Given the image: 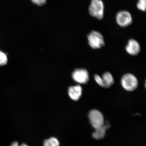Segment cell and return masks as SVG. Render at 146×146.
<instances>
[{
  "mask_svg": "<svg viewBox=\"0 0 146 146\" xmlns=\"http://www.w3.org/2000/svg\"><path fill=\"white\" fill-rule=\"evenodd\" d=\"M31 1L35 4L42 6L45 4L46 0H31Z\"/></svg>",
  "mask_w": 146,
  "mask_h": 146,
  "instance_id": "obj_14",
  "label": "cell"
},
{
  "mask_svg": "<svg viewBox=\"0 0 146 146\" xmlns=\"http://www.w3.org/2000/svg\"><path fill=\"white\" fill-rule=\"evenodd\" d=\"M11 146H19L18 145V144L17 142H14L13 143H12Z\"/></svg>",
  "mask_w": 146,
  "mask_h": 146,
  "instance_id": "obj_16",
  "label": "cell"
},
{
  "mask_svg": "<svg viewBox=\"0 0 146 146\" xmlns=\"http://www.w3.org/2000/svg\"><path fill=\"white\" fill-rule=\"evenodd\" d=\"M121 82L122 86L127 91H134L138 87L137 80L135 76L131 74L124 75L121 78Z\"/></svg>",
  "mask_w": 146,
  "mask_h": 146,
  "instance_id": "obj_3",
  "label": "cell"
},
{
  "mask_svg": "<svg viewBox=\"0 0 146 146\" xmlns=\"http://www.w3.org/2000/svg\"><path fill=\"white\" fill-rule=\"evenodd\" d=\"M109 125H104L95 129L96 131L92 134V136L96 139L103 138L106 134V130L108 128Z\"/></svg>",
  "mask_w": 146,
  "mask_h": 146,
  "instance_id": "obj_10",
  "label": "cell"
},
{
  "mask_svg": "<svg viewBox=\"0 0 146 146\" xmlns=\"http://www.w3.org/2000/svg\"><path fill=\"white\" fill-rule=\"evenodd\" d=\"M125 50L129 54L133 56L137 55L140 52V47L138 42L134 39H130L125 47Z\"/></svg>",
  "mask_w": 146,
  "mask_h": 146,
  "instance_id": "obj_8",
  "label": "cell"
},
{
  "mask_svg": "<svg viewBox=\"0 0 146 146\" xmlns=\"http://www.w3.org/2000/svg\"><path fill=\"white\" fill-rule=\"evenodd\" d=\"M43 145L44 146H52L49 139L45 140L44 142Z\"/></svg>",
  "mask_w": 146,
  "mask_h": 146,
  "instance_id": "obj_15",
  "label": "cell"
},
{
  "mask_svg": "<svg viewBox=\"0 0 146 146\" xmlns=\"http://www.w3.org/2000/svg\"><path fill=\"white\" fill-rule=\"evenodd\" d=\"M88 117L91 125L95 129L103 125V116L99 111L96 110H91L89 113Z\"/></svg>",
  "mask_w": 146,
  "mask_h": 146,
  "instance_id": "obj_5",
  "label": "cell"
},
{
  "mask_svg": "<svg viewBox=\"0 0 146 146\" xmlns=\"http://www.w3.org/2000/svg\"><path fill=\"white\" fill-rule=\"evenodd\" d=\"M94 78L96 83L100 86L105 88H109L114 83V78L112 74L109 72L105 73L102 78L98 74H96Z\"/></svg>",
  "mask_w": 146,
  "mask_h": 146,
  "instance_id": "obj_6",
  "label": "cell"
},
{
  "mask_svg": "<svg viewBox=\"0 0 146 146\" xmlns=\"http://www.w3.org/2000/svg\"><path fill=\"white\" fill-rule=\"evenodd\" d=\"M104 5L102 0H91L89 8L90 15L98 19H102L104 17Z\"/></svg>",
  "mask_w": 146,
  "mask_h": 146,
  "instance_id": "obj_1",
  "label": "cell"
},
{
  "mask_svg": "<svg viewBox=\"0 0 146 146\" xmlns=\"http://www.w3.org/2000/svg\"><path fill=\"white\" fill-rule=\"evenodd\" d=\"M8 58L7 55L2 51L0 50V66H3L8 62Z\"/></svg>",
  "mask_w": 146,
  "mask_h": 146,
  "instance_id": "obj_11",
  "label": "cell"
},
{
  "mask_svg": "<svg viewBox=\"0 0 146 146\" xmlns=\"http://www.w3.org/2000/svg\"><path fill=\"white\" fill-rule=\"evenodd\" d=\"M73 79L75 81L81 84H85L89 80L88 72L85 69H78L72 74Z\"/></svg>",
  "mask_w": 146,
  "mask_h": 146,
  "instance_id": "obj_7",
  "label": "cell"
},
{
  "mask_svg": "<svg viewBox=\"0 0 146 146\" xmlns=\"http://www.w3.org/2000/svg\"><path fill=\"white\" fill-rule=\"evenodd\" d=\"M82 89L81 86L77 85L69 88L68 93L69 97L72 100L76 101L82 96Z\"/></svg>",
  "mask_w": 146,
  "mask_h": 146,
  "instance_id": "obj_9",
  "label": "cell"
},
{
  "mask_svg": "<svg viewBox=\"0 0 146 146\" xmlns=\"http://www.w3.org/2000/svg\"><path fill=\"white\" fill-rule=\"evenodd\" d=\"M116 20L119 26L126 27L129 26L132 23L133 19L130 13L126 11H121L116 14Z\"/></svg>",
  "mask_w": 146,
  "mask_h": 146,
  "instance_id": "obj_4",
  "label": "cell"
},
{
  "mask_svg": "<svg viewBox=\"0 0 146 146\" xmlns=\"http://www.w3.org/2000/svg\"><path fill=\"white\" fill-rule=\"evenodd\" d=\"M87 37L89 44L93 49H99L105 45L103 36L99 32L92 31L89 33Z\"/></svg>",
  "mask_w": 146,
  "mask_h": 146,
  "instance_id": "obj_2",
  "label": "cell"
},
{
  "mask_svg": "<svg viewBox=\"0 0 146 146\" xmlns=\"http://www.w3.org/2000/svg\"><path fill=\"white\" fill-rule=\"evenodd\" d=\"M146 0H139L137 4V8L142 11L145 12L146 10Z\"/></svg>",
  "mask_w": 146,
  "mask_h": 146,
  "instance_id": "obj_12",
  "label": "cell"
},
{
  "mask_svg": "<svg viewBox=\"0 0 146 146\" xmlns=\"http://www.w3.org/2000/svg\"><path fill=\"white\" fill-rule=\"evenodd\" d=\"M52 146H59L60 143L57 138L51 137L49 139Z\"/></svg>",
  "mask_w": 146,
  "mask_h": 146,
  "instance_id": "obj_13",
  "label": "cell"
},
{
  "mask_svg": "<svg viewBox=\"0 0 146 146\" xmlns=\"http://www.w3.org/2000/svg\"><path fill=\"white\" fill-rule=\"evenodd\" d=\"M21 146H28L25 143H23L21 145Z\"/></svg>",
  "mask_w": 146,
  "mask_h": 146,
  "instance_id": "obj_17",
  "label": "cell"
}]
</instances>
